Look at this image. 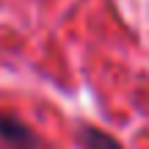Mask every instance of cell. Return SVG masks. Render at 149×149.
<instances>
[{
	"label": "cell",
	"mask_w": 149,
	"mask_h": 149,
	"mask_svg": "<svg viewBox=\"0 0 149 149\" xmlns=\"http://www.w3.org/2000/svg\"><path fill=\"white\" fill-rule=\"evenodd\" d=\"M0 144L8 149H39V138L22 119L0 111Z\"/></svg>",
	"instance_id": "6da1fadb"
},
{
	"label": "cell",
	"mask_w": 149,
	"mask_h": 149,
	"mask_svg": "<svg viewBox=\"0 0 149 149\" xmlns=\"http://www.w3.org/2000/svg\"><path fill=\"white\" fill-rule=\"evenodd\" d=\"M83 141L88 144V149H122V144H119L113 135L102 133L100 127H83Z\"/></svg>",
	"instance_id": "7a4b0ae2"
}]
</instances>
